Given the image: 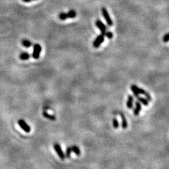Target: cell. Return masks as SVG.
I'll return each mask as SVG.
<instances>
[{
	"label": "cell",
	"instance_id": "cell-1",
	"mask_svg": "<svg viewBox=\"0 0 169 169\" xmlns=\"http://www.w3.org/2000/svg\"><path fill=\"white\" fill-rule=\"evenodd\" d=\"M130 88H131L132 92L134 94V96H135V97H138L140 94H142V95H145V97L147 98V100L148 101L151 100V96L150 95L149 93H147L146 91L144 90V89L139 88L138 86H137L135 85H132Z\"/></svg>",
	"mask_w": 169,
	"mask_h": 169
},
{
	"label": "cell",
	"instance_id": "cell-2",
	"mask_svg": "<svg viewBox=\"0 0 169 169\" xmlns=\"http://www.w3.org/2000/svg\"><path fill=\"white\" fill-rule=\"evenodd\" d=\"M76 16V12L75 10L69 11L67 13H61L59 15V19L61 20H65L68 18H74Z\"/></svg>",
	"mask_w": 169,
	"mask_h": 169
},
{
	"label": "cell",
	"instance_id": "cell-3",
	"mask_svg": "<svg viewBox=\"0 0 169 169\" xmlns=\"http://www.w3.org/2000/svg\"><path fill=\"white\" fill-rule=\"evenodd\" d=\"M41 51V46L40 45L36 43L33 46V51L32 53V56L34 59H38L40 58V53Z\"/></svg>",
	"mask_w": 169,
	"mask_h": 169
},
{
	"label": "cell",
	"instance_id": "cell-4",
	"mask_svg": "<svg viewBox=\"0 0 169 169\" xmlns=\"http://www.w3.org/2000/svg\"><path fill=\"white\" fill-rule=\"evenodd\" d=\"M102 15L103 16V18H105L106 22L108 25V26H109V27H111L113 25V21L110 18V16L108 13V12L107 11V10L105 7H103L102 9Z\"/></svg>",
	"mask_w": 169,
	"mask_h": 169
},
{
	"label": "cell",
	"instance_id": "cell-5",
	"mask_svg": "<svg viewBox=\"0 0 169 169\" xmlns=\"http://www.w3.org/2000/svg\"><path fill=\"white\" fill-rule=\"evenodd\" d=\"M105 40V35L103 34H100L96 38L95 41L93 43V46L95 48H98L100 45H102V43Z\"/></svg>",
	"mask_w": 169,
	"mask_h": 169
},
{
	"label": "cell",
	"instance_id": "cell-6",
	"mask_svg": "<svg viewBox=\"0 0 169 169\" xmlns=\"http://www.w3.org/2000/svg\"><path fill=\"white\" fill-rule=\"evenodd\" d=\"M53 148L55 150L56 154L58 155V157L61 158L62 160H65V155L63 151L61 148V146H60L58 144H55L53 145Z\"/></svg>",
	"mask_w": 169,
	"mask_h": 169
},
{
	"label": "cell",
	"instance_id": "cell-7",
	"mask_svg": "<svg viewBox=\"0 0 169 169\" xmlns=\"http://www.w3.org/2000/svg\"><path fill=\"white\" fill-rule=\"evenodd\" d=\"M95 25H96L97 28L100 30L102 33L105 35L107 32V27H106V25L104 24L100 20H97L96 22H95Z\"/></svg>",
	"mask_w": 169,
	"mask_h": 169
},
{
	"label": "cell",
	"instance_id": "cell-8",
	"mask_svg": "<svg viewBox=\"0 0 169 169\" xmlns=\"http://www.w3.org/2000/svg\"><path fill=\"white\" fill-rule=\"evenodd\" d=\"M18 125L20 126V127L22 128L25 132L27 133H29L30 131H31V128L29 126V125L26 123V122L23 120H20L18 122Z\"/></svg>",
	"mask_w": 169,
	"mask_h": 169
},
{
	"label": "cell",
	"instance_id": "cell-9",
	"mask_svg": "<svg viewBox=\"0 0 169 169\" xmlns=\"http://www.w3.org/2000/svg\"><path fill=\"white\" fill-rule=\"evenodd\" d=\"M142 110V106L140 102H136L135 103V109L133 110V114L135 116H138L140 114V112Z\"/></svg>",
	"mask_w": 169,
	"mask_h": 169
},
{
	"label": "cell",
	"instance_id": "cell-10",
	"mask_svg": "<svg viewBox=\"0 0 169 169\" xmlns=\"http://www.w3.org/2000/svg\"><path fill=\"white\" fill-rule=\"evenodd\" d=\"M134 100V97L131 95H129L128 96V100L127 102V107L128 109H131L133 107V102Z\"/></svg>",
	"mask_w": 169,
	"mask_h": 169
},
{
	"label": "cell",
	"instance_id": "cell-11",
	"mask_svg": "<svg viewBox=\"0 0 169 169\" xmlns=\"http://www.w3.org/2000/svg\"><path fill=\"white\" fill-rule=\"evenodd\" d=\"M120 116L121 119H122V127L123 129H125L127 128V120L125 119V115L123 114V113H120Z\"/></svg>",
	"mask_w": 169,
	"mask_h": 169
},
{
	"label": "cell",
	"instance_id": "cell-12",
	"mask_svg": "<svg viewBox=\"0 0 169 169\" xmlns=\"http://www.w3.org/2000/svg\"><path fill=\"white\" fill-rule=\"evenodd\" d=\"M43 116H45L46 119H49L50 120L54 121V120H56V117L54 115H52L48 114V113L46 111H43Z\"/></svg>",
	"mask_w": 169,
	"mask_h": 169
},
{
	"label": "cell",
	"instance_id": "cell-13",
	"mask_svg": "<svg viewBox=\"0 0 169 169\" xmlns=\"http://www.w3.org/2000/svg\"><path fill=\"white\" fill-rule=\"evenodd\" d=\"M30 55L28 53V52H23L20 55V58L22 60H27L29 58Z\"/></svg>",
	"mask_w": 169,
	"mask_h": 169
},
{
	"label": "cell",
	"instance_id": "cell-14",
	"mask_svg": "<svg viewBox=\"0 0 169 169\" xmlns=\"http://www.w3.org/2000/svg\"><path fill=\"white\" fill-rule=\"evenodd\" d=\"M138 100H139L140 103H142L143 105H144L145 106H147L149 105V101L147 100L146 98H142V97H139V95H138V97H136Z\"/></svg>",
	"mask_w": 169,
	"mask_h": 169
},
{
	"label": "cell",
	"instance_id": "cell-15",
	"mask_svg": "<svg viewBox=\"0 0 169 169\" xmlns=\"http://www.w3.org/2000/svg\"><path fill=\"white\" fill-rule=\"evenodd\" d=\"M21 44L26 48H29L32 46V43L28 40H23L21 41Z\"/></svg>",
	"mask_w": 169,
	"mask_h": 169
},
{
	"label": "cell",
	"instance_id": "cell-16",
	"mask_svg": "<svg viewBox=\"0 0 169 169\" xmlns=\"http://www.w3.org/2000/svg\"><path fill=\"white\" fill-rule=\"evenodd\" d=\"M71 148H72V151H73V152H74L76 155H80V152H81L80 150L77 146L73 145V146L71 147Z\"/></svg>",
	"mask_w": 169,
	"mask_h": 169
},
{
	"label": "cell",
	"instance_id": "cell-17",
	"mask_svg": "<svg viewBox=\"0 0 169 169\" xmlns=\"http://www.w3.org/2000/svg\"><path fill=\"white\" fill-rule=\"evenodd\" d=\"M113 126L115 128V129H117L119 127V121L118 120L114 118L113 119Z\"/></svg>",
	"mask_w": 169,
	"mask_h": 169
},
{
	"label": "cell",
	"instance_id": "cell-18",
	"mask_svg": "<svg viewBox=\"0 0 169 169\" xmlns=\"http://www.w3.org/2000/svg\"><path fill=\"white\" fill-rule=\"evenodd\" d=\"M72 152V148L70 147H68V148L67 149V151H66V157L67 158H70V156H71Z\"/></svg>",
	"mask_w": 169,
	"mask_h": 169
},
{
	"label": "cell",
	"instance_id": "cell-19",
	"mask_svg": "<svg viewBox=\"0 0 169 169\" xmlns=\"http://www.w3.org/2000/svg\"><path fill=\"white\" fill-rule=\"evenodd\" d=\"M113 33L110 31H107L105 34V36H107L108 39H111L113 38Z\"/></svg>",
	"mask_w": 169,
	"mask_h": 169
},
{
	"label": "cell",
	"instance_id": "cell-20",
	"mask_svg": "<svg viewBox=\"0 0 169 169\" xmlns=\"http://www.w3.org/2000/svg\"><path fill=\"white\" fill-rule=\"evenodd\" d=\"M168 33H166L163 37V41L164 43H167L168 41Z\"/></svg>",
	"mask_w": 169,
	"mask_h": 169
},
{
	"label": "cell",
	"instance_id": "cell-21",
	"mask_svg": "<svg viewBox=\"0 0 169 169\" xmlns=\"http://www.w3.org/2000/svg\"><path fill=\"white\" fill-rule=\"evenodd\" d=\"M23 1L26 2V3H28V2H30V1H32V0H23Z\"/></svg>",
	"mask_w": 169,
	"mask_h": 169
}]
</instances>
